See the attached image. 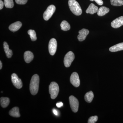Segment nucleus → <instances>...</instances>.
<instances>
[{"label": "nucleus", "mask_w": 123, "mask_h": 123, "mask_svg": "<svg viewBox=\"0 0 123 123\" xmlns=\"http://www.w3.org/2000/svg\"><path fill=\"white\" fill-rule=\"evenodd\" d=\"M39 77L37 74L33 75L31 79L30 85V91L31 94L35 95L37 93L39 90Z\"/></svg>", "instance_id": "nucleus-1"}, {"label": "nucleus", "mask_w": 123, "mask_h": 123, "mask_svg": "<svg viewBox=\"0 0 123 123\" xmlns=\"http://www.w3.org/2000/svg\"><path fill=\"white\" fill-rule=\"evenodd\" d=\"M68 5L70 10L75 15H81L82 10L79 3L75 0H69Z\"/></svg>", "instance_id": "nucleus-2"}, {"label": "nucleus", "mask_w": 123, "mask_h": 123, "mask_svg": "<svg viewBox=\"0 0 123 123\" xmlns=\"http://www.w3.org/2000/svg\"><path fill=\"white\" fill-rule=\"evenodd\" d=\"M59 91V88L58 84L55 82H51L49 86V92L51 98L55 99L57 97Z\"/></svg>", "instance_id": "nucleus-3"}, {"label": "nucleus", "mask_w": 123, "mask_h": 123, "mask_svg": "<svg viewBox=\"0 0 123 123\" xmlns=\"http://www.w3.org/2000/svg\"><path fill=\"white\" fill-rule=\"evenodd\" d=\"M75 59V55L72 51L68 52L65 55L64 58V63L66 68H68L71 65Z\"/></svg>", "instance_id": "nucleus-4"}, {"label": "nucleus", "mask_w": 123, "mask_h": 123, "mask_svg": "<svg viewBox=\"0 0 123 123\" xmlns=\"http://www.w3.org/2000/svg\"><path fill=\"white\" fill-rule=\"evenodd\" d=\"M56 8L53 5L49 6L43 14V18L44 20L48 21L51 17L55 11Z\"/></svg>", "instance_id": "nucleus-5"}, {"label": "nucleus", "mask_w": 123, "mask_h": 123, "mask_svg": "<svg viewBox=\"0 0 123 123\" xmlns=\"http://www.w3.org/2000/svg\"><path fill=\"white\" fill-rule=\"evenodd\" d=\"M69 104L72 111L74 112H77L79 108V102L74 96L71 95L69 97Z\"/></svg>", "instance_id": "nucleus-6"}, {"label": "nucleus", "mask_w": 123, "mask_h": 123, "mask_svg": "<svg viewBox=\"0 0 123 123\" xmlns=\"http://www.w3.org/2000/svg\"><path fill=\"white\" fill-rule=\"evenodd\" d=\"M57 43L56 40L55 38L51 39L49 43V51L51 55H55L57 49Z\"/></svg>", "instance_id": "nucleus-7"}, {"label": "nucleus", "mask_w": 123, "mask_h": 123, "mask_svg": "<svg viewBox=\"0 0 123 123\" xmlns=\"http://www.w3.org/2000/svg\"><path fill=\"white\" fill-rule=\"evenodd\" d=\"M11 80L13 85L17 89H20L22 88L23 84L21 80L16 74L13 73L11 75Z\"/></svg>", "instance_id": "nucleus-8"}, {"label": "nucleus", "mask_w": 123, "mask_h": 123, "mask_svg": "<svg viewBox=\"0 0 123 123\" xmlns=\"http://www.w3.org/2000/svg\"><path fill=\"white\" fill-rule=\"evenodd\" d=\"M70 82L75 87H78L80 86V80L79 75L76 72L72 74L70 77Z\"/></svg>", "instance_id": "nucleus-9"}, {"label": "nucleus", "mask_w": 123, "mask_h": 123, "mask_svg": "<svg viewBox=\"0 0 123 123\" xmlns=\"http://www.w3.org/2000/svg\"><path fill=\"white\" fill-rule=\"evenodd\" d=\"M111 26L115 29H117L123 25V16L113 20L111 23Z\"/></svg>", "instance_id": "nucleus-10"}, {"label": "nucleus", "mask_w": 123, "mask_h": 123, "mask_svg": "<svg viewBox=\"0 0 123 123\" xmlns=\"http://www.w3.org/2000/svg\"><path fill=\"white\" fill-rule=\"evenodd\" d=\"M89 33V31L86 29H83L79 31V35L77 36L78 39L80 42H82L86 39L87 35Z\"/></svg>", "instance_id": "nucleus-11"}, {"label": "nucleus", "mask_w": 123, "mask_h": 123, "mask_svg": "<svg viewBox=\"0 0 123 123\" xmlns=\"http://www.w3.org/2000/svg\"><path fill=\"white\" fill-rule=\"evenodd\" d=\"M22 24L20 21L16 22L11 24L9 26V30L12 31H17L21 27Z\"/></svg>", "instance_id": "nucleus-12"}, {"label": "nucleus", "mask_w": 123, "mask_h": 123, "mask_svg": "<svg viewBox=\"0 0 123 123\" xmlns=\"http://www.w3.org/2000/svg\"><path fill=\"white\" fill-rule=\"evenodd\" d=\"M24 57L25 62L26 63H29L33 60L34 56L33 53L31 52L28 51L25 52L24 53Z\"/></svg>", "instance_id": "nucleus-13"}, {"label": "nucleus", "mask_w": 123, "mask_h": 123, "mask_svg": "<svg viewBox=\"0 0 123 123\" xmlns=\"http://www.w3.org/2000/svg\"><path fill=\"white\" fill-rule=\"evenodd\" d=\"M98 9V7L95 5L94 4H93L91 3L89 6V7L86 9V12L87 13H90L91 14H93L97 12Z\"/></svg>", "instance_id": "nucleus-14"}, {"label": "nucleus", "mask_w": 123, "mask_h": 123, "mask_svg": "<svg viewBox=\"0 0 123 123\" xmlns=\"http://www.w3.org/2000/svg\"><path fill=\"white\" fill-rule=\"evenodd\" d=\"M109 50L111 52H115L118 51L123 50V43L116 44L114 46L111 47L109 49Z\"/></svg>", "instance_id": "nucleus-15"}, {"label": "nucleus", "mask_w": 123, "mask_h": 123, "mask_svg": "<svg viewBox=\"0 0 123 123\" xmlns=\"http://www.w3.org/2000/svg\"><path fill=\"white\" fill-rule=\"evenodd\" d=\"M9 114L14 117H20V115L19 112V108L18 107H14L10 111Z\"/></svg>", "instance_id": "nucleus-16"}, {"label": "nucleus", "mask_w": 123, "mask_h": 123, "mask_svg": "<svg viewBox=\"0 0 123 123\" xmlns=\"http://www.w3.org/2000/svg\"><path fill=\"white\" fill-rule=\"evenodd\" d=\"M4 48L6 56L8 58H10L12 55V51L9 49L8 44L6 42H4Z\"/></svg>", "instance_id": "nucleus-17"}, {"label": "nucleus", "mask_w": 123, "mask_h": 123, "mask_svg": "<svg viewBox=\"0 0 123 123\" xmlns=\"http://www.w3.org/2000/svg\"><path fill=\"white\" fill-rule=\"evenodd\" d=\"M110 11V9L107 7H100L97 12V14L99 16H103L105 15L107 13Z\"/></svg>", "instance_id": "nucleus-18"}, {"label": "nucleus", "mask_w": 123, "mask_h": 123, "mask_svg": "<svg viewBox=\"0 0 123 123\" xmlns=\"http://www.w3.org/2000/svg\"><path fill=\"white\" fill-rule=\"evenodd\" d=\"M94 98V94L92 91H89L86 94L85 99L86 102L90 103L92 102Z\"/></svg>", "instance_id": "nucleus-19"}, {"label": "nucleus", "mask_w": 123, "mask_h": 123, "mask_svg": "<svg viewBox=\"0 0 123 123\" xmlns=\"http://www.w3.org/2000/svg\"><path fill=\"white\" fill-rule=\"evenodd\" d=\"M10 103V99L8 98L1 97L0 98V105L4 108L7 107Z\"/></svg>", "instance_id": "nucleus-20"}, {"label": "nucleus", "mask_w": 123, "mask_h": 123, "mask_svg": "<svg viewBox=\"0 0 123 123\" xmlns=\"http://www.w3.org/2000/svg\"><path fill=\"white\" fill-rule=\"evenodd\" d=\"M61 30L64 31L69 30L70 29V24L66 21H63L60 24Z\"/></svg>", "instance_id": "nucleus-21"}, {"label": "nucleus", "mask_w": 123, "mask_h": 123, "mask_svg": "<svg viewBox=\"0 0 123 123\" xmlns=\"http://www.w3.org/2000/svg\"><path fill=\"white\" fill-rule=\"evenodd\" d=\"M28 34L30 36L31 39L32 41H35L37 40L36 33L35 31L33 30H30L28 31Z\"/></svg>", "instance_id": "nucleus-22"}, {"label": "nucleus", "mask_w": 123, "mask_h": 123, "mask_svg": "<svg viewBox=\"0 0 123 123\" xmlns=\"http://www.w3.org/2000/svg\"><path fill=\"white\" fill-rule=\"evenodd\" d=\"M111 5L115 6H120L123 5V0H110Z\"/></svg>", "instance_id": "nucleus-23"}, {"label": "nucleus", "mask_w": 123, "mask_h": 123, "mask_svg": "<svg viewBox=\"0 0 123 123\" xmlns=\"http://www.w3.org/2000/svg\"><path fill=\"white\" fill-rule=\"evenodd\" d=\"M4 3L6 8H11L13 7L14 3L13 0H4Z\"/></svg>", "instance_id": "nucleus-24"}, {"label": "nucleus", "mask_w": 123, "mask_h": 123, "mask_svg": "<svg viewBox=\"0 0 123 123\" xmlns=\"http://www.w3.org/2000/svg\"><path fill=\"white\" fill-rule=\"evenodd\" d=\"M98 120V117L97 116L91 117L89 119L88 123H95Z\"/></svg>", "instance_id": "nucleus-25"}, {"label": "nucleus", "mask_w": 123, "mask_h": 123, "mask_svg": "<svg viewBox=\"0 0 123 123\" xmlns=\"http://www.w3.org/2000/svg\"><path fill=\"white\" fill-rule=\"evenodd\" d=\"M15 1L18 4L24 5L26 4L27 0H15Z\"/></svg>", "instance_id": "nucleus-26"}, {"label": "nucleus", "mask_w": 123, "mask_h": 123, "mask_svg": "<svg viewBox=\"0 0 123 123\" xmlns=\"http://www.w3.org/2000/svg\"><path fill=\"white\" fill-rule=\"evenodd\" d=\"M91 1H94L96 3L99 5H103V2L102 0H90Z\"/></svg>", "instance_id": "nucleus-27"}, {"label": "nucleus", "mask_w": 123, "mask_h": 123, "mask_svg": "<svg viewBox=\"0 0 123 123\" xmlns=\"http://www.w3.org/2000/svg\"><path fill=\"white\" fill-rule=\"evenodd\" d=\"M4 2L2 1V0H0V9H2L4 7Z\"/></svg>", "instance_id": "nucleus-28"}, {"label": "nucleus", "mask_w": 123, "mask_h": 123, "mask_svg": "<svg viewBox=\"0 0 123 123\" xmlns=\"http://www.w3.org/2000/svg\"><path fill=\"white\" fill-rule=\"evenodd\" d=\"M56 105L57 107L61 108L63 106V103L62 102H58L56 103Z\"/></svg>", "instance_id": "nucleus-29"}, {"label": "nucleus", "mask_w": 123, "mask_h": 123, "mask_svg": "<svg viewBox=\"0 0 123 123\" xmlns=\"http://www.w3.org/2000/svg\"><path fill=\"white\" fill-rule=\"evenodd\" d=\"M53 111L54 114L56 116H57L58 115V112H57V111L56 110H55V109H53Z\"/></svg>", "instance_id": "nucleus-30"}, {"label": "nucleus", "mask_w": 123, "mask_h": 123, "mask_svg": "<svg viewBox=\"0 0 123 123\" xmlns=\"http://www.w3.org/2000/svg\"><path fill=\"white\" fill-rule=\"evenodd\" d=\"M2 68V63L1 61H0V69H1Z\"/></svg>", "instance_id": "nucleus-31"}]
</instances>
